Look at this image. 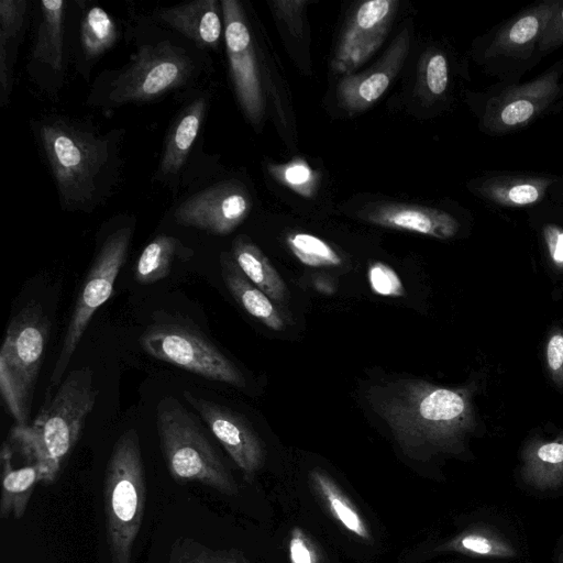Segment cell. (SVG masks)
Wrapping results in <instances>:
<instances>
[{"instance_id":"obj_1","label":"cell","mask_w":563,"mask_h":563,"mask_svg":"<svg viewBox=\"0 0 563 563\" xmlns=\"http://www.w3.org/2000/svg\"><path fill=\"white\" fill-rule=\"evenodd\" d=\"M33 128L60 207L91 212L104 203L119 178L123 131L101 133L87 121L57 114L36 121Z\"/></svg>"},{"instance_id":"obj_2","label":"cell","mask_w":563,"mask_h":563,"mask_svg":"<svg viewBox=\"0 0 563 563\" xmlns=\"http://www.w3.org/2000/svg\"><path fill=\"white\" fill-rule=\"evenodd\" d=\"M98 390L89 366L73 369L45 400L32 424H15L8 438L13 452L36 465L41 484H52L92 411Z\"/></svg>"},{"instance_id":"obj_3","label":"cell","mask_w":563,"mask_h":563,"mask_svg":"<svg viewBox=\"0 0 563 563\" xmlns=\"http://www.w3.org/2000/svg\"><path fill=\"white\" fill-rule=\"evenodd\" d=\"M202 62L200 54L169 38L139 45L129 63L96 79L88 101L114 109L156 100L196 79Z\"/></svg>"},{"instance_id":"obj_4","label":"cell","mask_w":563,"mask_h":563,"mask_svg":"<svg viewBox=\"0 0 563 563\" xmlns=\"http://www.w3.org/2000/svg\"><path fill=\"white\" fill-rule=\"evenodd\" d=\"M140 438L135 429L122 433L113 445L103 482L107 542L110 563H131L145 505V476Z\"/></svg>"},{"instance_id":"obj_5","label":"cell","mask_w":563,"mask_h":563,"mask_svg":"<svg viewBox=\"0 0 563 563\" xmlns=\"http://www.w3.org/2000/svg\"><path fill=\"white\" fill-rule=\"evenodd\" d=\"M173 397L161 400L156 427L161 449L172 478L199 483L224 495L236 492L235 483L199 423Z\"/></svg>"},{"instance_id":"obj_6","label":"cell","mask_w":563,"mask_h":563,"mask_svg":"<svg viewBox=\"0 0 563 563\" xmlns=\"http://www.w3.org/2000/svg\"><path fill=\"white\" fill-rule=\"evenodd\" d=\"M49 334L42 307L30 303L9 323L0 351V391L16 424H27Z\"/></svg>"},{"instance_id":"obj_7","label":"cell","mask_w":563,"mask_h":563,"mask_svg":"<svg viewBox=\"0 0 563 563\" xmlns=\"http://www.w3.org/2000/svg\"><path fill=\"white\" fill-rule=\"evenodd\" d=\"M396 438L407 446L422 445L451 428L465 409L457 393L420 380L396 384L373 404Z\"/></svg>"},{"instance_id":"obj_8","label":"cell","mask_w":563,"mask_h":563,"mask_svg":"<svg viewBox=\"0 0 563 563\" xmlns=\"http://www.w3.org/2000/svg\"><path fill=\"white\" fill-rule=\"evenodd\" d=\"M132 235V222L124 220L103 239L76 299L57 361L51 374V387L59 386L91 318L112 295L113 285L125 262Z\"/></svg>"},{"instance_id":"obj_9","label":"cell","mask_w":563,"mask_h":563,"mask_svg":"<svg viewBox=\"0 0 563 563\" xmlns=\"http://www.w3.org/2000/svg\"><path fill=\"white\" fill-rule=\"evenodd\" d=\"M140 342L156 360L208 379L245 386L240 369L197 330L178 323H156L144 331Z\"/></svg>"},{"instance_id":"obj_10","label":"cell","mask_w":563,"mask_h":563,"mask_svg":"<svg viewBox=\"0 0 563 563\" xmlns=\"http://www.w3.org/2000/svg\"><path fill=\"white\" fill-rule=\"evenodd\" d=\"M221 7L231 81L244 114L257 124L264 114V96L253 36L239 1L222 0Z\"/></svg>"},{"instance_id":"obj_11","label":"cell","mask_w":563,"mask_h":563,"mask_svg":"<svg viewBox=\"0 0 563 563\" xmlns=\"http://www.w3.org/2000/svg\"><path fill=\"white\" fill-rule=\"evenodd\" d=\"M563 59L536 79L510 86L492 98L484 114V124L490 133L515 131L541 114L563 91L560 84Z\"/></svg>"},{"instance_id":"obj_12","label":"cell","mask_w":563,"mask_h":563,"mask_svg":"<svg viewBox=\"0 0 563 563\" xmlns=\"http://www.w3.org/2000/svg\"><path fill=\"white\" fill-rule=\"evenodd\" d=\"M67 2H38L36 26L27 71L44 91L55 93L63 85L67 62Z\"/></svg>"},{"instance_id":"obj_13","label":"cell","mask_w":563,"mask_h":563,"mask_svg":"<svg viewBox=\"0 0 563 563\" xmlns=\"http://www.w3.org/2000/svg\"><path fill=\"white\" fill-rule=\"evenodd\" d=\"M252 201L236 183H221L183 201L175 210V221L212 234L231 233L247 217Z\"/></svg>"},{"instance_id":"obj_14","label":"cell","mask_w":563,"mask_h":563,"mask_svg":"<svg viewBox=\"0 0 563 563\" xmlns=\"http://www.w3.org/2000/svg\"><path fill=\"white\" fill-rule=\"evenodd\" d=\"M397 5L396 0H371L358 5L335 51L332 62L335 71H352L380 46Z\"/></svg>"},{"instance_id":"obj_15","label":"cell","mask_w":563,"mask_h":563,"mask_svg":"<svg viewBox=\"0 0 563 563\" xmlns=\"http://www.w3.org/2000/svg\"><path fill=\"white\" fill-rule=\"evenodd\" d=\"M184 397L200 415L233 462L250 479L264 461L263 445L246 421L227 407L185 390Z\"/></svg>"},{"instance_id":"obj_16","label":"cell","mask_w":563,"mask_h":563,"mask_svg":"<svg viewBox=\"0 0 563 563\" xmlns=\"http://www.w3.org/2000/svg\"><path fill=\"white\" fill-rule=\"evenodd\" d=\"M409 42V31L404 29L374 66L364 73L345 77L336 90L340 104L356 111L378 100L400 70L408 55Z\"/></svg>"},{"instance_id":"obj_17","label":"cell","mask_w":563,"mask_h":563,"mask_svg":"<svg viewBox=\"0 0 563 563\" xmlns=\"http://www.w3.org/2000/svg\"><path fill=\"white\" fill-rule=\"evenodd\" d=\"M154 16L200 51L217 48L224 35L221 1L197 0L161 8Z\"/></svg>"},{"instance_id":"obj_18","label":"cell","mask_w":563,"mask_h":563,"mask_svg":"<svg viewBox=\"0 0 563 563\" xmlns=\"http://www.w3.org/2000/svg\"><path fill=\"white\" fill-rule=\"evenodd\" d=\"M562 3L560 0L542 1L511 19L497 32L486 56L528 57L538 46L549 20Z\"/></svg>"},{"instance_id":"obj_19","label":"cell","mask_w":563,"mask_h":563,"mask_svg":"<svg viewBox=\"0 0 563 563\" xmlns=\"http://www.w3.org/2000/svg\"><path fill=\"white\" fill-rule=\"evenodd\" d=\"M362 218L376 225L411 231L437 239L451 238L459 228L456 220L445 211L402 203L375 205L363 211Z\"/></svg>"},{"instance_id":"obj_20","label":"cell","mask_w":563,"mask_h":563,"mask_svg":"<svg viewBox=\"0 0 563 563\" xmlns=\"http://www.w3.org/2000/svg\"><path fill=\"white\" fill-rule=\"evenodd\" d=\"M118 37V26L107 11L97 4L81 8L77 35L70 46L77 71L85 79H89L93 65L114 46Z\"/></svg>"},{"instance_id":"obj_21","label":"cell","mask_w":563,"mask_h":563,"mask_svg":"<svg viewBox=\"0 0 563 563\" xmlns=\"http://www.w3.org/2000/svg\"><path fill=\"white\" fill-rule=\"evenodd\" d=\"M207 96L200 95L177 114L168 131L156 178L175 179L188 158L207 112Z\"/></svg>"},{"instance_id":"obj_22","label":"cell","mask_w":563,"mask_h":563,"mask_svg":"<svg viewBox=\"0 0 563 563\" xmlns=\"http://www.w3.org/2000/svg\"><path fill=\"white\" fill-rule=\"evenodd\" d=\"M27 1L0 2V106L8 104L13 86V67L16 60L27 18Z\"/></svg>"},{"instance_id":"obj_23","label":"cell","mask_w":563,"mask_h":563,"mask_svg":"<svg viewBox=\"0 0 563 563\" xmlns=\"http://www.w3.org/2000/svg\"><path fill=\"white\" fill-rule=\"evenodd\" d=\"M221 274L233 298L243 309L273 330H282L285 320L272 299L242 273L233 257L223 253L220 257Z\"/></svg>"},{"instance_id":"obj_24","label":"cell","mask_w":563,"mask_h":563,"mask_svg":"<svg viewBox=\"0 0 563 563\" xmlns=\"http://www.w3.org/2000/svg\"><path fill=\"white\" fill-rule=\"evenodd\" d=\"M552 184L549 177L501 174L483 179L476 185V191L499 206L523 207L542 200Z\"/></svg>"},{"instance_id":"obj_25","label":"cell","mask_w":563,"mask_h":563,"mask_svg":"<svg viewBox=\"0 0 563 563\" xmlns=\"http://www.w3.org/2000/svg\"><path fill=\"white\" fill-rule=\"evenodd\" d=\"M13 451L5 441L0 452L2 468V489L0 497V518L13 516L20 519L27 507L36 484L41 483V473L36 465L25 464L13 467Z\"/></svg>"},{"instance_id":"obj_26","label":"cell","mask_w":563,"mask_h":563,"mask_svg":"<svg viewBox=\"0 0 563 563\" xmlns=\"http://www.w3.org/2000/svg\"><path fill=\"white\" fill-rule=\"evenodd\" d=\"M232 257L242 273L272 300L284 303L287 287L263 252L246 236H238L232 245Z\"/></svg>"},{"instance_id":"obj_27","label":"cell","mask_w":563,"mask_h":563,"mask_svg":"<svg viewBox=\"0 0 563 563\" xmlns=\"http://www.w3.org/2000/svg\"><path fill=\"white\" fill-rule=\"evenodd\" d=\"M310 477L332 516L346 530L364 540H368L371 534L366 523L335 482L321 471H312Z\"/></svg>"},{"instance_id":"obj_28","label":"cell","mask_w":563,"mask_h":563,"mask_svg":"<svg viewBox=\"0 0 563 563\" xmlns=\"http://www.w3.org/2000/svg\"><path fill=\"white\" fill-rule=\"evenodd\" d=\"M179 245V241L170 235L154 238L137 258L134 273L136 282L147 285L167 277Z\"/></svg>"},{"instance_id":"obj_29","label":"cell","mask_w":563,"mask_h":563,"mask_svg":"<svg viewBox=\"0 0 563 563\" xmlns=\"http://www.w3.org/2000/svg\"><path fill=\"white\" fill-rule=\"evenodd\" d=\"M291 253L305 265L312 267L338 266L342 263L338 252L322 239L305 233H291L286 239Z\"/></svg>"},{"instance_id":"obj_30","label":"cell","mask_w":563,"mask_h":563,"mask_svg":"<svg viewBox=\"0 0 563 563\" xmlns=\"http://www.w3.org/2000/svg\"><path fill=\"white\" fill-rule=\"evenodd\" d=\"M169 563H245L235 551L212 550L207 545L191 540L178 539L174 542Z\"/></svg>"},{"instance_id":"obj_31","label":"cell","mask_w":563,"mask_h":563,"mask_svg":"<svg viewBox=\"0 0 563 563\" xmlns=\"http://www.w3.org/2000/svg\"><path fill=\"white\" fill-rule=\"evenodd\" d=\"M272 173L295 191L311 196L316 185V174L302 159L271 168Z\"/></svg>"},{"instance_id":"obj_32","label":"cell","mask_w":563,"mask_h":563,"mask_svg":"<svg viewBox=\"0 0 563 563\" xmlns=\"http://www.w3.org/2000/svg\"><path fill=\"white\" fill-rule=\"evenodd\" d=\"M372 289L382 296L398 297L404 295V286L396 272L388 265L376 262L368 269Z\"/></svg>"},{"instance_id":"obj_33","label":"cell","mask_w":563,"mask_h":563,"mask_svg":"<svg viewBox=\"0 0 563 563\" xmlns=\"http://www.w3.org/2000/svg\"><path fill=\"white\" fill-rule=\"evenodd\" d=\"M424 84L429 92L442 96L449 84V67L446 57L440 53H432L424 64Z\"/></svg>"},{"instance_id":"obj_34","label":"cell","mask_w":563,"mask_h":563,"mask_svg":"<svg viewBox=\"0 0 563 563\" xmlns=\"http://www.w3.org/2000/svg\"><path fill=\"white\" fill-rule=\"evenodd\" d=\"M563 44V3L549 20L538 43L539 53H549Z\"/></svg>"},{"instance_id":"obj_35","label":"cell","mask_w":563,"mask_h":563,"mask_svg":"<svg viewBox=\"0 0 563 563\" xmlns=\"http://www.w3.org/2000/svg\"><path fill=\"white\" fill-rule=\"evenodd\" d=\"M291 563H318L314 548L299 528H294L289 540Z\"/></svg>"},{"instance_id":"obj_36","label":"cell","mask_w":563,"mask_h":563,"mask_svg":"<svg viewBox=\"0 0 563 563\" xmlns=\"http://www.w3.org/2000/svg\"><path fill=\"white\" fill-rule=\"evenodd\" d=\"M545 239L553 261L563 263V230L555 225H548Z\"/></svg>"},{"instance_id":"obj_37","label":"cell","mask_w":563,"mask_h":563,"mask_svg":"<svg viewBox=\"0 0 563 563\" xmlns=\"http://www.w3.org/2000/svg\"><path fill=\"white\" fill-rule=\"evenodd\" d=\"M548 362L552 369H559L563 364V336L554 335L548 344Z\"/></svg>"},{"instance_id":"obj_38","label":"cell","mask_w":563,"mask_h":563,"mask_svg":"<svg viewBox=\"0 0 563 563\" xmlns=\"http://www.w3.org/2000/svg\"><path fill=\"white\" fill-rule=\"evenodd\" d=\"M538 456L549 463H560L563 461V444L548 443L538 450Z\"/></svg>"},{"instance_id":"obj_39","label":"cell","mask_w":563,"mask_h":563,"mask_svg":"<svg viewBox=\"0 0 563 563\" xmlns=\"http://www.w3.org/2000/svg\"><path fill=\"white\" fill-rule=\"evenodd\" d=\"M462 545L465 549H468L473 552L482 553V554H486V553L490 552V550H492L490 543L485 538L476 537V536L475 537L470 536V537L464 538L462 540Z\"/></svg>"},{"instance_id":"obj_40","label":"cell","mask_w":563,"mask_h":563,"mask_svg":"<svg viewBox=\"0 0 563 563\" xmlns=\"http://www.w3.org/2000/svg\"><path fill=\"white\" fill-rule=\"evenodd\" d=\"M556 111L563 110V100L556 104Z\"/></svg>"}]
</instances>
